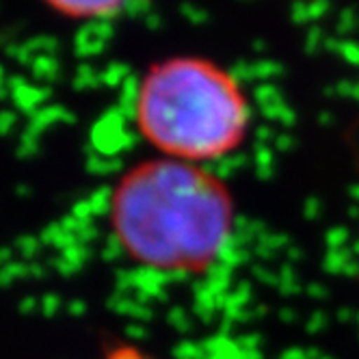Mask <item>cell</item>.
I'll list each match as a JSON object with an SVG mask.
<instances>
[{"label": "cell", "mask_w": 359, "mask_h": 359, "mask_svg": "<svg viewBox=\"0 0 359 359\" xmlns=\"http://www.w3.org/2000/svg\"><path fill=\"white\" fill-rule=\"evenodd\" d=\"M109 225L130 262L161 275H206L232 243V189L206 165L147 158L126 169L109 197Z\"/></svg>", "instance_id": "obj_1"}, {"label": "cell", "mask_w": 359, "mask_h": 359, "mask_svg": "<svg viewBox=\"0 0 359 359\" xmlns=\"http://www.w3.org/2000/svg\"><path fill=\"white\" fill-rule=\"evenodd\" d=\"M133 117L139 135L158 156L206 165L245 145L251 104L241 81L221 63L175 55L143 72Z\"/></svg>", "instance_id": "obj_2"}, {"label": "cell", "mask_w": 359, "mask_h": 359, "mask_svg": "<svg viewBox=\"0 0 359 359\" xmlns=\"http://www.w3.org/2000/svg\"><path fill=\"white\" fill-rule=\"evenodd\" d=\"M41 3L67 20H104L123 11L135 0H41Z\"/></svg>", "instance_id": "obj_3"}]
</instances>
